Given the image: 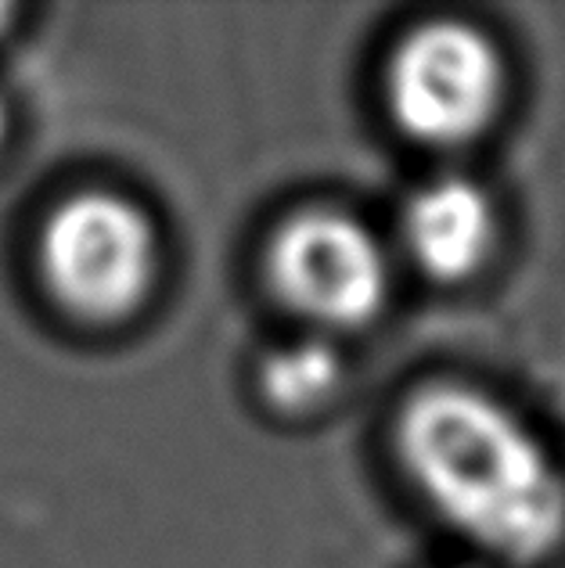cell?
Wrapping results in <instances>:
<instances>
[{
    "label": "cell",
    "instance_id": "obj_1",
    "mask_svg": "<svg viewBox=\"0 0 565 568\" xmlns=\"http://www.w3.org/2000/svg\"><path fill=\"white\" fill-rule=\"evenodd\" d=\"M396 457L425 504L486 555L541 565L565 544V468L508 403L465 382L404 399Z\"/></svg>",
    "mask_w": 565,
    "mask_h": 568
},
{
    "label": "cell",
    "instance_id": "obj_3",
    "mask_svg": "<svg viewBox=\"0 0 565 568\" xmlns=\"http://www.w3.org/2000/svg\"><path fill=\"white\" fill-rule=\"evenodd\" d=\"M393 123L428 148L480 141L508 101V65L486 29L428 19L400 37L385 69Z\"/></svg>",
    "mask_w": 565,
    "mask_h": 568
},
{
    "label": "cell",
    "instance_id": "obj_4",
    "mask_svg": "<svg viewBox=\"0 0 565 568\" xmlns=\"http://www.w3.org/2000/svg\"><path fill=\"white\" fill-rule=\"evenodd\" d=\"M274 295L324 327H361L390 298V260L367 223L332 205H310L281 220L266 242Z\"/></svg>",
    "mask_w": 565,
    "mask_h": 568
},
{
    "label": "cell",
    "instance_id": "obj_8",
    "mask_svg": "<svg viewBox=\"0 0 565 568\" xmlns=\"http://www.w3.org/2000/svg\"><path fill=\"white\" fill-rule=\"evenodd\" d=\"M11 14H14L11 8H4V4H0V29H4V26H8V19H11Z\"/></svg>",
    "mask_w": 565,
    "mask_h": 568
},
{
    "label": "cell",
    "instance_id": "obj_2",
    "mask_svg": "<svg viewBox=\"0 0 565 568\" xmlns=\"http://www.w3.org/2000/svg\"><path fill=\"white\" fill-rule=\"evenodd\" d=\"M40 274L54 303L91 324L127 321L159 277V231L138 202L80 191L51 209L40 231Z\"/></svg>",
    "mask_w": 565,
    "mask_h": 568
},
{
    "label": "cell",
    "instance_id": "obj_6",
    "mask_svg": "<svg viewBox=\"0 0 565 568\" xmlns=\"http://www.w3.org/2000/svg\"><path fill=\"white\" fill-rule=\"evenodd\" d=\"M342 385V356L329 342L303 338L274 349L260 364V393L281 414H310L324 407Z\"/></svg>",
    "mask_w": 565,
    "mask_h": 568
},
{
    "label": "cell",
    "instance_id": "obj_7",
    "mask_svg": "<svg viewBox=\"0 0 565 568\" xmlns=\"http://www.w3.org/2000/svg\"><path fill=\"white\" fill-rule=\"evenodd\" d=\"M4 133H8V104L0 98V141H4Z\"/></svg>",
    "mask_w": 565,
    "mask_h": 568
},
{
    "label": "cell",
    "instance_id": "obj_5",
    "mask_svg": "<svg viewBox=\"0 0 565 568\" xmlns=\"http://www.w3.org/2000/svg\"><path fill=\"white\" fill-rule=\"evenodd\" d=\"M407 256L440 284H461L483 271L501 237V216L483 184L472 176H436L422 184L400 220Z\"/></svg>",
    "mask_w": 565,
    "mask_h": 568
}]
</instances>
